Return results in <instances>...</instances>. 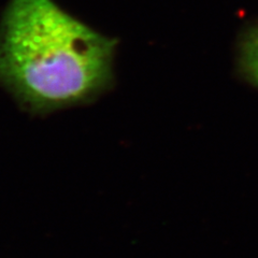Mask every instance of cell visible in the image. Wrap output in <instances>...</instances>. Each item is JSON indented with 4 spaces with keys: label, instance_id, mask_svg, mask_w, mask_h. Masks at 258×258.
Returning a JSON list of instances; mask_svg holds the SVG:
<instances>
[{
    "label": "cell",
    "instance_id": "obj_1",
    "mask_svg": "<svg viewBox=\"0 0 258 258\" xmlns=\"http://www.w3.org/2000/svg\"><path fill=\"white\" fill-rule=\"evenodd\" d=\"M115 47L53 0H9L0 21V85L34 112L90 102L112 83Z\"/></svg>",
    "mask_w": 258,
    "mask_h": 258
},
{
    "label": "cell",
    "instance_id": "obj_2",
    "mask_svg": "<svg viewBox=\"0 0 258 258\" xmlns=\"http://www.w3.org/2000/svg\"><path fill=\"white\" fill-rule=\"evenodd\" d=\"M241 64L246 77L258 86V26L249 29L242 40Z\"/></svg>",
    "mask_w": 258,
    "mask_h": 258
}]
</instances>
